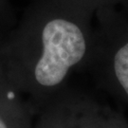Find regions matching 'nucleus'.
Listing matches in <instances>:
<instances>
[{
    "label": "nucleus",
    "mask_w": 128,
    "mask_h": 128,
    "mask_svg": "<svg viewBox=\"0 0 128 128\" xmlns=\"http://www.w3.org/2000/svg\"><path fill=\"white\" fill-rule=\"evenodd\" d=\"M12 25V15L8 0H0V34L4 35Z\"/></svg>",
    "instance_id": "39448f33"
},
{
    "label": "nucleus",
    "mask_w": 128,
    "mask_h": 128,
    "mask_svg": "<svg viewBox=\"0 0 128 128\" xmlns=\"http://www.w3.org/2000/svg\"><path fill=\"white\" fill-rule=\"evenodd\" d=\"M93 41L94 32L84 20L63 12L52 1L43 2L2 36V73L36 116L72 74L84 68Z\"/></svg>",
    "instance_id": "f257e3e1"
},
{
    "label": "nucleus",
    "mask_w": 128,
    "mask_h": 128,
    "mask_svg": "<svg viewBox=\"0 0 128 128\" xmlns=\"http://www.w3.org/2000/svg\"><path fill=\"white\" fill-rule=\"evenodd\" d=\"M2 36H3V35H1V34H0V41H1V38H2ZM1 72H2V70H1V66H0V74H1Z\"/></svg>",
    "instance_id": "423d86ee"
},
{
    "label": "nucleus",
    "mask_w": 128,
    "mask_h": 128,
    "mask_svg": "<svg viewBox=\"0 0 128 128\" xmlns=\"http://www.w3.org/2000/svg\"><path fill=\"white\" fill-rule=\"evenodd\" d=\"M82 71L98 89L128 106V25L104 24L94 32L93 46Z\"/></svg>",
    "instance_id": "7ed1b4c3"
},
{
    "label": "nucleus",
    "mask_w": 128,
    "mask_h": 128,
    "mask_svg": "<svg viewBox=\"0 0 128 128\" xmlns=\"http://www.w3.org/2000/svg\"><path fill=\"white\" fill-rule=\"evenodd\" d=\"M34 116L22 96L0 74V128H32Z\"/></svg>",
    "instance_id": "20e7f679"
},
{
    "label": "nucleus",
    "mask_w": 128,
    "mask_h": 128,
    "mask_svg": "<svg viewBox=\"0 0 128 128\" xmlns=\"http://www.w3.org/2000/svg\"><path fill=\"white\" fill-rule=\"evenodd\" d=\"M36 116L34 128H128L122 113L69 84Z\"/></svg>",
    "instance_id": "f03ea898"
}]
</instances>
